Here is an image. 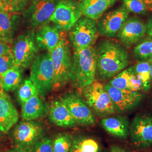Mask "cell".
I'll use <instances>...</instances> for the list:
<instances>
[{
  "mask_svg": "<svg viewBox=\"0 0 152 152\" xmlns=\"http://www.w3.org/2000/svg\"><path fill=\"white\" fill-rule=\"evenodd\" d=\"M45 130L40 123L23 120L15 125L11 132L14 147L32 149L34 145L45 136Z\"/></svg>",
  "mask_w": 152,
  "mask_h": 152,
  "instance_id": "obj_8",
  "label": "cell"
},
{
  "mask_svg": "<svg viewBox=\"0 0 152 152\" xmlns=\"http://www.w3.org/2000/svg\"><path fill=\"white\" fill-rule=\"evenodd\" d=\"M47 113L50 122L60 127L72 128L77 125L68 109L60 99H55L47 107Z\"/></svg>",
  "mask_w": 152,
  "mask_h": 152,
  "instance_id": "obj_18",
  "label": "cell"
},
{
  "mask_svg": "<svg viewBox=\"0 0 152 152\" xmlns=\"http://www.w3.org/2000/svg\"><path fill=\"white\" fill-rule=\"evenodd\" d=\"M129 15L130 12L122 6L105 14L98 22L99 34L109 38L116 37Z\"/></svg>",
  "mask_w": 152,
  "mask_h": 152,
  "instance_id": "obj_13",
  "label": "cell"
},
{
  "mask_svg": "<svg viewBox=\"0 0 152 152\" xmlns=\"http://www.w3.org/2000/svg\"><path fill=\"white\" fill-rule=\"evenodd\" d=\"M96 57L94 47L74 51L72 56L69 82L81 89L96 80Z\"/></svg>",
  "mask_w": 152,
  "mask_h": 152,
  "instance_id": "obj_2",
  "label": "cell"
},
{
  "mask_svg": "<svg viewBox=\"0 0 152 152\" xmlns=\"http://www.w3.org/2000/svg\"><path fill=\"white\" fill-rule=\"evenodd\" d=\"M151 86H152V62L151 65Z\"/></svg>",
  "mask_w": 152,
  "mask_h": 152,
  "instance_id": "obj_39",
  "label": "cell"
},
{
  "mask_svg": "<svg viewBox=\"0 0 152 152\" xmlns=\"http://www.w3.org/2000/svg\"><path fill=\"white\" fill-rule=\"evenodd\" d=\"M133 66L127 67L109 80L107 84L117 88L131 91V79Z\"/></svg>",
  "mask_w": 152,
  "mask_h": 152,
  "instance_id": "obj_26",
  "label": "cell"
},
{
  "mask_svg": "<svg viewBox=\"0 0 152 152\" xmlns=\"http://www.w3.org/2000/svg\"><path fill=\"white\" fill-rule=\"evenodd\" d=\"M100 147L96 140L86 136L74 137L70 152H100Z\"/></svg>",
  "mask_w": 152,
  "mask_h": 152,
  "instance_id": "obj_25",
  "label": "cell"
},
{
  "mask_svg": "<svg viewBox=\"0 0 152 152\" xmlns=\"http://www.w3.org/2000/svg\"><path fill=\"white\" fill-rule=\"evenodd\" d=\"M95 48L96 79L106 81L127 68L131 63L127 50L120 42L112 39L100 41Z\"/></svg>",
  "mask_w": 152,
  "mask_h": 152,
  "instance_id": "obj_1",
  "label": "cell"
},
{
  "mask_svg": "<svg viewBox=\"0 0 152 152\" xmlns=\"http://www.w3.org/2000/svg\"><path fill=\"white\" fill-rule=\"evenodd\" d=\"M103 152H109L108 151H107V150H105V151H104Z\"/></svg>",
  "mask_w": 152,
  "mask_h": 152,
  "instance_id": "obj_42",
  "label": "cell"
},
{
  "mask_svg": "<svg viewBox=\"0 0 152 152\" xmlns=\"http://www.w3.org/2000/svg\"><path fill=\"white\" fill-rule=\"evenodd\" d=\"M2 134V133L0 132V142H1V134Z\"/></svg>",
  "mask_w": 152,
  "mask_h": 152,
  "instance_id": "obj_41",
  "label": "cell"
},
{
  "mask_svg": "<svg viewBox=\"0 0 152 152\" xmlns=\"http://www.w3.org/2000/svg\"><path fill=\"white\" fill-rule=\"evenodd\" d=\"M20 105L23 120L34 121L43 117L47 112V106L38 94L35 95Z\"/></svg>",
  "mask_w": 152,
  "mask_h": 152,
  "instance_id": "obj_22",
  "label": "cell"
},
{
  "mask_svg": "<svg viewBox=\"0 0 152 152\" xmlns=\"http://www.w3.org/2000/svg\"><path fill=\"white\" fill-rule=\"evenodd\" d=\"M60 0H34L24 12L23 16L33 28L40 27L50 22V18Z\"/></svg>",
  "mask_w": 152,
  "mask_h": 152,
  "instance_id": "obj_12",
  "label": "cell"
},
{
  "mask_svg": "<svg viewBox=\"0 0 152 152\" xmlns=\"http://www.w3.org/2000/svg\"><path fill=\"white\" fill-rule=\"evenodd\" d=\"M81 96L95 115L104 118L117 113L111 98L100 82L95 81L81 88Z\"/></svg>",
  "mask_w": 152,
  "mask_h": 152,
  "instance_id": "obj_3",
  "label": "cell"
},
{
  "mask_svg": "<svg viewBox=\"0 0 152 152\" xmlns=\"http://www.w3.org/2000/svg\"><path fill=\"white\" fill-rule=\"evenodd\" d=\"M145 6L147 11L152 12V0H138Z\"/></svg>",
  "mask_w": 152,
  "mask_h": 152,
  "instance_id": "obj_38",
  "label": "cell"
},
{
  "mask_svg": "<svg viewBox=\"0 0 152 152\" xmlns=\"http://www.w3.org/2000/svg\"><path fill=\"white\" fill-rule=\"evenodd\" d=\"M7 152H32V149L23 148L19 147H14Z\"/></svg>",
  "mask_w": 152,
  "mask_h": 152,
  "instance_id": "obj_37",
  "label": "cell"
},
{
  "mask_svg": "<svg viewBox=\"0 0 152 152\" xmlns=\"http://www.w3.org/2000/svg\"><path fill=\"white\" fill-rule=\"evenodd\" d=\"M23 68L15 65L0 78V88L6 92L13 91L20 85Z\"/></svg>",
  "mask_w": 152,
  "mask_h": 152,
  "instance_id": "obj_23",
  "label": "cell"
},
{
  "mask_svg": "<svg viewBox=\"0 0 152 152\" xmlns=\"http://www.w3.org/2000/svg\"><path fill=\"white\" fill-rule=\"evenodd\" d=\"M100 125L109 135L120 140H126L130 134V123L122 115L109 116L103 118Z\"/></svg>",
  "mask_w": 152,
  "mask_h": 152,
  "instance_id": "obj_19",
  "label": "cell"
},
{
  "mask_svg": "<svg viewBox=\"0 0 152 152\" xmlns=\"http://www.w3.org/2000/svg\"><path fill=\"white\" fill-rule=\"evenodd\" d=\"M74 137L70 133L61 132L53 140L54 152H70Z\"/></svg>",
  "mask_w": 152,
  "mask_h": 152,
  "instance_id": "obj_28",
  "label": "cell"
},
{
  "mask_svg": "<svg viewBox=\"0 0 152 152\" xmlns=\"http://www.w3.org/2000/svg\"><path fill=\"white\" fill-rule=\"evenodd\" d=\"M50 53L54 72L53 90H59L69 82L72 62L70 44L65 36Z\"/></svg>",
  "mask_w": 152,
  "mask_h": 152,
  "instance_id": "obj_5",
  "label": "cell"
},
{
  "mask_svg": "<svg viewBox=\"0 0 152 152\" xmlns=\"http://www.w3.org/2000/svg\"><path fill=\"white\" fill-rule=\"evenodd\" d=\"M118 0H80L82 15L95 20H99L105 11Z\"/></svg>",
  "mask_w": 152,
  "mask_h": 152,
  "instance_id": "obj_20",
  "label": "cell"
},
{
  "mask_svg": "<svg viewBox=\"0 0 152 152\" xmlns=\"http://www.w3.org/2000/svg\"><path fill=\"white\" fill-rule=\"evenodd\" d=\"M99 36L98 23L81 16L68 31V38L74 51L94 47Z\"/></svg>",
  "mask_w": 152,
  "mask_h": 152,
  "instance_id": "obj_6",
  "label": "cell"
},
{
  "mask_svg": "<svg viewBox=\"0 0 152 152\" xmlns=\"http://www.w3.org/2000/svg\"><path fill=\"white\" fill-rule=\"evenodd\" d=\"M15 64L11 51L0 56V78Z\"/></svg>",
  "mask_w": 152,
  "mask_h": 152,
  "instance_id": "obj_31",
  "label": "cell"
},
{
  "mask_svg": "<svg viewBox=\"0 0 152 152\" xmlns=\"http://www.w3.org/2000/svg\"><path fill=\"white\" fill-rule=\"evenodd\" d=\"M1 1H4V2H8V3H11V2H14L15 0H1Z\"/></svg>",
  "mask_w": 152,
  "mask_h": 152,
  "instance_id": "obj_40",
  "label": "cell"
},
{
  "mask_svg": "<svg viewBox=\"0 0 152 152\" xmlns=\"http://www.w3.org/2000/svg\"><path fill=\"white\" fill-rule=\"evenodd\" d=\"M59 99L68 109L77 124L86 126L96 124L95 115L81 95L76 92H65Z\"/></svg>",
  "mask_w": 152,
  "mask_h": 152,
  "instance_id": "obj_9",
  "label": "cell"
},
{
  "mask_svg": "<svg viewBox=\"0 0 152 152\" xmlns=\"http://www.w3.org/2000/svg\"><path fill=\"white\" fill-rule=\"evenodd\" d=\"M135 59L138 61L152 60V38L141 41L132 50Z\"/></svg>",
  "mask_w": 152,
  "mask_h": 152,
  "instance_id": "obj_27",
  "label": "cell"
},
{
  "mask_svg": "<svg viewBox=\"0 0 152 152\" xmlns=\"http://www.w3.org/2000/svg\"><path fill=\"white\" fill-rule=\"evenodd\" d=\"M62 31L54 24L47 23L38 28L35 32V41L39 49L51 52L65 36Z\"/></svg>",
  "mask_w": 152,
  "mask_h": 152,
  "instance_id": "obj_16",
  "label": "cell"
},
{
  "mask_svg": "<svg viewBox=\"0 0 152 152\" xmlns=\"http://www.w3.org/2000/svg\"><path fill=\"white\" fill-rule=\"evenodd\" d=\"M18 26V16L14 12H0V41L11 44Z\"/></svg>",
  "mask_w": 152,
  "mask_h": 152,
  "instance_id": "obj_21",
  "label": "cell"
},
{
  "mask_svg": "<svg viewBox=\"0 0 152 152\" xmlns=\"http://www.w3.org/2000/svg\"><path fill=\"white\" fill-rule=\"evenodd\" d=\"M146 24H147L146 34H147L150 37L152 38V16L149 18L148 23Z\"/></svg>",
  "mask_w": 152,
  "mask_h": 152,
  "instance_id": "obj_36",
  "label": "cell"
},
{
  "mask_svg": "<svg viewBox=\"0 0 152 152\" xmlns=\"http://www.w3.org/2000/svg\"><path fill=\"white\" fill-rule=\"evenodd\" d=\"M22 0H15L11 3L6 2L0 0V12H15L21 9Z\"/></svg>",
  "mask_w": 152,
  "mask_h": 152,
  "instance_id": "obj_33",
  "label": "cell"
},
{
  "mask_svg": "<svg viewBox=\"0 0 152 152\" xmlns=\"http://www.w3.org/2000/svg\"><path fill=\"white\" fill-rule=\"evenodd\" d=\"M110 152H130L128 150L119 145H114L110 148Z\"/></svg>",
  "mask_w": 152,
  "mask_h": 152,
  "instance_id": "obj_35",
  "label": "cell"
},
{
  "mask_svg": "<svg viewBox=\"0 0 152 152\" xmlns=\"http://www.w3.org/2000/svg\"><path fill=\"white\" fill-rule=\"evenodd\" d=\"M104 85L118 113L127 112L135 108L143 97L141 92L121 90L107 83Z\"/></svg>",
  "mask_w": 152,
  "mask_h": 152,
  "instance_id": "obj_14",
  "label": "cell"
},
{
  "mask_svg": "<svg viewBox=\"0 0 152 152\" xmlns=\"http://www.w3.org/2000/svg\"><path fill=\"white\" fill-rule=\"evenodd\" d=\"M82 15L79 2L77 0H60L49 21L65 32Z\"/></svg>",
  "mask_w": 152,
  "mask_h": 152,
  "instance_id": "obj_10",
  "label": "cell"
},
{
  "mask_svg": "<svg viewBox=\"0 0 152 152\" xmlns=\"http://www.w3.org/2000/svg\"><path fill=\"white\" fill-rule=\"evenodd\" d=\"M147 24L136 16L129 17L118 33L117 37L126 48L136 44L146 34Z\"/></svg>",
  "mask_w": 152,
  "mask_h": 152,
  "instance_id": "obj_15",
  "label": "cell"
},
{
  "mask_svg": "<svg viewBox=\"0 0 152 152\" xmlns=\"http://www.w3.org/2000/svg\"><path fill=\"white\" fill-rule=\"evenodd\" d=\"M37 89L38 95L45 97L53 91L54 72L50 53L38 54L31 65L29 78Z\"/></svg>",
  "mask_w": 152,
  "mask_h": 152,
  "instance_id": "obj_4",
  "label": "cell"
},
{
  "mask_svg": "<svg viewBox=\"0 0 152 152\" xmlns=\"http://www.w3.org/2000/svg\"><path fill=\"white\" fill-rule=\"evenodd\" d=\"M10 51H11V48L9 44L0 41V56Z\"/></svg>",
  "mask_w": 152,
  "mask_h": 152,
  "instance_id": "obj_34",
  "label": "cell"
},
{
  "mask_svg": "<svg viewBox=\"0 0 152 152\" xmlns=\"http://www.w3.org/2000/svg\"><path fill=\"white\" fill-rule=\"evenodd\" d=\"M32 152H54L53 139L48 136H44L34 145Z\"/></svg>",
  "mask_w": 152,
  "mask_h": 152,
  "instance_id": "obj_32",
  "label": "cell"
},
{
  "mask_svg": "<svg viewBox=\"0 0 152 152\" xmlns=\"http://www.w3.org/2000/svg\"><path fill=\"white\" fill-rule=\"evenodd\" d=\"M122 6L130 13L137 15H145L147 12L145 6L138 0H121Z\"/></svg>",
  "mask_w": 152,
  "mask_h": 152,
  "instance_id": "obj_30",
  "label": "cell"
},
{
  "mask_svg": "<svg viewBox=\"0 0 152 152\" xmlns=\"http://www.w3.org/2000/svg\"><path fill=\"white\" fill-rule=\"evenodd\" d=\"M17 90V98L20 104L25 103L35 95L38 94L36 88L30 78H27L23 81Z\"/></svg>",
  "mask_w": 152,
  "mask_h": 152,
  "instance_id": "obj_29",
  "label": "cell"
},
{
  "mask_svg": "<svg viewBox=\"0 0 152 152\" xmlns=\"http://www.w3.org/2000/svg\"><path fill=\"white\" fill-rule=\"evenodd\" d=\"M12 43L11 51L15 64L23 69L29 67L39 51L35 41L34 30L19 35Z\"/></svg>",
  "mask_w": 152,
  "mask_h": 152,
  "instance_id": "obj_7",
  "label": "cell"
},
{
  "mask_svg": "<svg viewBox=\"0 0 152 152\" xmlns=\"http://www.w3.org/2000/svg\"><path fill=\"white\" fill-rule=\"evenodd\" d=\"M19 120V113L8 94L0 88V132L7 134Z\"/></svg>",
  "mask_w": 152,
  "mask_h": 152,
  "instance_id": "obj_17",
  "label": "cell"
},
{
  "mask_svg": "<svg viewBox=\"0 0 152 152\" xmlns=\"http://www.w3.org/2000/svg\"><path fill=\"white\" fill-rule=\"evenodd\" d=\"M130 141L138 149H147L152 145V115L137 114L130 126Z\"/></svg>",
  "mask_w": 152,
  "mask_h": 152,
  "instance_id": "obj_11",
  "label": "cell"
},
{
  "mask_svg": "<svg viewBox=\"0 0 152 152\" xmlns=\"http://www.w3.org/2000/svg\"><path fill=\"white\" fill-rule=\"evenodd\" d=\"M152 62V60L138 61L135 65H132L134 72L141 81L142 91L144 92H149L152 87L151 77Z\"/></svg>",
  "mask_w": 152,
  "mask_h": 152,
  "instance_id": "obj_24",
  "label": "cell"
}]
</instances>
